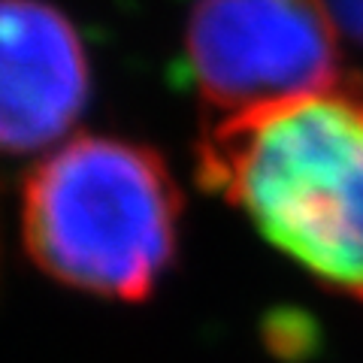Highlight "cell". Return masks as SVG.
<instances>
[{
    "label": "cell",
    "instance_id": "1",
    "mask_svg": "<svg viewBox=\"0 0 363 363\" xmlns=\"http://www.w3.org/2000/svg\"><path fill=\"white\" fill-rule=\"evenodd\" d=\"M200 182L327 288L363 303V82L203 128Z\"/></svg>",
    "mask_w": 363,
    "mask_h": 363
},
{
    "label": "cell",
    "instance_id": "2",
    "mask_svg": "<svg viewBox=\"0 0 363 363\" xmlns=\"http://www.w3.org/2000/svg\"><path fill=\"white\" fill-rule=\"evenodd\" d=\"M182 194L161 155L116 136H76L28 176V255L67 288L145 300L176 257Z\"/></svg>",
    "mask_w": 363,
    "mask_h": 363
},
{
    "label": "cell",
    "instance_id": "3",
    "mask_svg": "<svg viewBox=\"0 0 363 363\" xmlns=\"http://www.w3.org/2000/svg\"><path fill=\"white\" fill-rule=\"evenodd\" d=\"M185 64L218 118L342 82L336 21L324 0H197Z\"/></svg>",
    "mask_w": 363,
    "mask_h": 363
},
{
    "label": "cell",
    "instance_id": "4",
    "mask_svg": "<svg viewBox=\"0 0 363 363\" xmlns=\"http://www.w3.org/2000/svg\"><path fill=\"white\" fill-rule=\"evenodd\" d=\"M88 88L73 21L45 0H0V149L33 152L64 136Z\"/></svg>",
    "mask_w": 363,
    "mask_h": 363
},
{
    "label": "cell",
    "instance_id": "5",
    "mask_svg": "<svg viewBox=\"0 0 363 363\" xmlns=\"http://www.w3.org/2000/svg\"><path fill=\"white\" fill-rule=\"evenodd\" d=\"M324 6L348 37L363 43V0H324Z\"/></svg>",
    "mask_w": 363,
    "mask_h": 363
}]
</instances>
